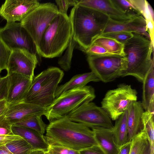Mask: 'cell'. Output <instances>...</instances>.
Masks as SVG:
<instances>
[{"label": "cell", "instance_id": "6da1fadb", "mask_svg": "<svg viewBox=\"0 0 154 154\" xmlns=\"http://www.w3.org/2000/svg\"><path fill=\"white\" fill-rule=\"evenodd\" d=\"M45 132V136L50 145L77 151L98 145L91 129L66 116L50 122Z\"/></svg>", "mask_w": 154, "mask_h": 154}, {"label": "cell", "instance_id": "7a4b0ae2", "mask_svg": "<svg viewBox=\"0 0 154 154\" xmlns=\"http://www.w3.org/2000/svg\"><path fill=\"white\" fill-rule=\"evenodd\" d=\"M69 17L71 38L82 51L88 48L101 35L109 18L99 11L78 5L72 8Z\"/></svg>", "mask_w": 154, "mask_h": 154}, {"label": "cell", "instance_id": "3957f363", "mask_svg": "<svg viewBox=\"0 0 154 154\" xmlns=\"http://www.w3.org/2000/svg\"><path fill=\"white\" fill-rule=\"evenodd\" d=\"M127 66L121 77L131 76L142 82L149 71L154 66L152 58L154 45L145 36L134 33L132 37L123 43Z\"/></svg>", "mask_w": 154, "mask_h": 154}, {"label": "cell", "instance_id": "277c9868", "mask_svg": "<svg viewBox=\"0 0 154 154\" xmlns=\"http://www.w3.org/2000/svg\"><path fill=\"white\" fill-rule=\"evenodd\" d=\"M71 34L69 16L59 12L44 32L37 48L38 54L47 58L59 56L67 48Z\"/></svg>", "mask_w": 154, "mask_h": 154}, {"label": "cell", "instance_id": "5b68a950", "mask_svg": "<svg viewBox=\"0 0 154 154\" xmlns=\"http://www.w3.org/2000/svg\"><path fill=\"white\" fill-rule=\"evenodd\" d=\"M64 75L59 68L51 67L34 76L30 88L23 101L46 108L56 98L55 93Z\"/></svg>", "mask_w": 154, "mask_h": 154}, {"label": "cell", "instance_id": "8992f818", "mask_svg": "<svg viewBox=\"0 0 154 154\" xmlns=\"http://www.w3.org/2000/svg\"><path fill=\"white\" fill-rule=\"evenodd\" d=\"M95 97L94 89L91 86L66 91L46 108L44 116L50 122L63 118L83 103L92 101Z\"/></svg>", "mask_w": 154, "mask_h": 154}, {"label": "cell", "instance_id": "52a82bcc", "mask_svg": "<svg viewBox=\"0 0 154 154\" xmlns=\"http://www.w3.org/2000/svg\"><path fill=\"white\" fill-rule=\"evenodd\" d=\"M58 14L55 4L50 2L40 4L20 22L31 36L37 48L44 32Z\"/></svg>", "mask_w": 154, "mask_h": 154}, {"label": "cell", "instance_id": "ba28073f", "mask_svg": "<svg viewBox=\"0 0 154 154\" xmlns=\"http://www.w3.org/2000/svg\"><path fill=\"white\" fill-rule=\"evenodd\" d=\"M87 60L91 71L105 83L121 77L127 66L126 58L121 55H88Z\"/></svg>", "mask_w": 154, "mask_h": 154}, {"label": "cell", "instance_id": "9c48e42d", "mask_svg": "<svg viewBox=\"0 0 154 154\" xmlns=\"http://www.w3.org/2000/svg\"><path fill=\"white\" fill-rule=\"evenodd\" d=\"M137 92L130 85L122 83L108 91L101 102V107L111 119L117 120L132 102L137 101Z\"/></svg>", "mask_w": 154, "mask_h": 154}, {"label": "cell", "instance_id": "30bf717a", "mask_svg": "<svg viewBox=\"0 0 154 154\" xmlns=\"http://www.w3.org/2000/svg\"><path fill=\"white\" fill-rule=\"evenodd\" d=\"M66 116L70 120L82 123L91 129L113 128L111 119L104 110L91 101L83 103Z\"/></svg>", "mask_w": 154, "mask_h": 154}, {"label": "cell", "instance_id": "8fae6325", "mask_svg": "<svg viewBox=\"0 0 154 154\" xmlns=\"http://www.w3.org/2000/svg\"><path fill=\"white\" fill-rule=\"evenodd\" d=\"M0 39L11 51L20 49L35 55L38 54L34 41L20 23L7 22L4 27L0 28Z\"/></svg>", "mask_w": 154, "mask_h": 154}, {"label": "cell", "instance_id": "7c38bea8", "mask_svg": "<svg viewBox=\"0 0 154 154\" xmlns=\"http://www.w3.org/2000/svg\"><path fill=\"white\" fill-rule=\"evenodd\" d=\"M38 62L36 55L26 50L20 49L13 50L8 60L7 74L15 73L33 79Z\"/></svg>", "mask_w": 154, "mask_h": 154}, {"label": "cell", "instance_id": "4fadbf2b", "mask_svg": "<svg viewBox=\"0 0 154 154\" xmlns=\"http://www.w3.org/2000/svg\"><path fill=\"white\" fill-rule=\"evenodd\" d=\"M40 4L37 0H6L0 8V16L7 22H21Z\"/></svg>", "mask_w": 154, "mask_h": 154}, {"label": "cell", "instance_id": "5bb4252c", "mask_svg": "<svg viewBox=\"0 0 154 154\" xmlns=\"http://www.w3.org/2000/svg\"><path fill=\"white\" fill-rule=\"evenodd\" d=\"M117 32H127L143 35L150 40L147 32L146 22L142 16L126 20L117 21L109 18L102 35Z\"/></svg>", "mask_w": 154, "mask_h": 154}, {"label": "cell", "instance_id": "9a60e30c", "mask_svg": "<svg viewBox=\"0 0 154 154\" xmlns=\"http://www.w3.org/2000/svg\"><path fill=\"white\" fill-rule=\"evenodd\" d=\"M8 75L9 85L6 100L9 104L23 101L31 85L32 79L28 77L13 73Z\"/></svg>", "mask_w": 154, "mask_h": 154}, {"label": "cell", "instance_id": "2e32d148", "mask_svg": "<svg viewBox=\"0 0 154 154\" xmlns=\"http://www.w3.org/2000/svg\"><path fill=\"white\" fill-rule=\"evenodd\" d=\"M77 5L97 10L109 18L117 21L126 20L134 17L121 11L112 0H77Z\"/></svg>", "mask_w": 154, "mask_h": 154}, {"label": "cell", "instance_id": "e0dca14e", "mask_svg": "<svg viewBox=\"0 0 154 154\" xmlns=\"http://www.w3.org/2000/svg\"><path fill=\"white\" fill-rule=\"evenodd\" d=\"M46 108L24 101L9 104L4 114L12 125L28 116L34 115H44Z\"/></svg>", "mask_w": 154, "mask_h": 154}, {"label": "cell", "instance_id": "ac0fdd59", "mask_svg": "<svg viewBox=\"0 0 154 154\" xmlns=\"http://www.w3.org/2000/svg\"><path fill=\"white\" fill-rule=\"evenodd\" d=\"M12 130L14 135L22 137L31 146L33 150H41L48 152L50 145L44 135L32 129L13 125Z\"/></svg>", "mask_w": 154, "mask_h": 154}, {"label": "cell", "instance_id": "d6986e66", "mask_svg": "<svg viewBox=\"0 0 154 154\" xmlns=\"http://www.w3.org/2000/svg\"><path fill=\"white\" fill-rule=\"evenodd\" d=\"M127 110L128 140L130 142L143 129L142 117L144 111L141 102L137 101L132 102Z\"/></svg>", "mask_w": 154, "mask_h": 154}, {"label": "cell", "instance_id": "ffe728a7", "mask_svg": "<svg viewBox=\"0 0 154 154\" xmlns=\"http://www.w3.org/2000/svg\"><path fill=\"white\" fill-rule=\"evenodd\" d=\"M91 129L98 145L105 154H118L120 148L116 142L113 129L97 127Z\"/></svg>", "mask_w": 154, "mask_h": 154}, {"label": "cell", "instance_id": "44dd1931", "mask_svg": "<svg viewBox=\"0 0 154 154\" xmlns=\"http://www.w3.org/2000/svg\"><path fill=\"white\" fill-rule=\"evenodd\" d=\"M100 81L96 75L92 71L75 75L68 82L58 87L55 93V97H58L66 91L85 86L90 82Z\"/></svg>", "mask_w": 154, "mask_h": 154}, {"label": "cell", "instance_id": "7402d4cb", "mask_svg": "<svg viewBox=\"0 0 154 154\" xmlns=\"http://www.w3.org/2000/svg\"><path fill=\"white\" fill-rule=\"evenodd\" d=\"M142 82V106L145 111L154 112V66L151 68Z\"/></svg>", "mask_w": 154, "mask_h": 154}, {"label": "cell", "instance_id": "603a6c76", "mask_svg": "<svg viewBox=\"0 0 154 154\" xmlns=\"http://www.w3.org/2000/svg\"><path fill=\"white\" fill-rule=\"evenodd\" d=\"M127 109L117 120L113 128L116 142L120 148L128 142Z\"/></svg>", "mask_w": 154, "mask_h": 154}, {"label": "cell", "instance_id": "cb8c5ba5", "mask_svg": "<svg viewBox=\"0 0 154 154\" xmlns=\"http://www.w3.org/2000/svg\"><path fill=\"white\" fill-rule=\"evenodd\" d=\"M42 116L40 115L29 116L23 118L14 125L32 129L41 134L44 135L47 125L43 121Z\"/></svg>", "mask_w": 154, "mask_h": 154}, {"label": "cell", "instance_id": "d4e9b609", "mask_svg": "<svg viewBox=\"0 0 154 154\" xmlns=\"http://www.w3.org/2000/svg\"><path fill=\"white\" fill-rule=\"evenodd\" d=\"M93 43L102 46L111 54L125 56L123 43L115 39L108 37L100 36Z\"/></svg>", "mask_w": 154, "mask_h": 154}, {"label": "cell", "instance_id": "484cf974", "mask_svg": "<svg viewBox=\"0 0 154 154\" xmlns=\"http://www.w3.org/2000/svg\"><path fill=\"white\" fill-rule=\"evenodd\" d=\"M154 112L145 111L142 117L143 129L145 131L149 144L150 154H154Z\"/></svg>", "mask_w": 154, "mask_h": 154}, {"label": "cell", "instance_id": "4316f807", "mask_svg": "<svg viewBox=\"0 0 154 154\" xmlns=\"http://www.w3.org/2000/svg\"><path fill=\"white\" fill-rule=\"evenodd\" d=\"M138 11L145 20L146 27L154 26V14L149 3L145 0H130Z\"/></svg>", "mask_w": 154, "mask_h": 154}, {"label": "cell", "instance_id": "83f0119b", "mask_svg": "<svg viewBox=\"0 0 154 154\" xmlns=\"http://www.w3.org/2000/svg\"><path fill=\"white\" fill-rule=\"evenodd\" d=\"M130 142L129 154H144L149 145L146 134L143 129Z\"/></svg>", "mask_w": 154, "mask_h": 154}, {"label": "cell", "instance_id": "f1b7e54d", "mask_svg": "<svg viewBox=\"0 0 154 154\" xmlns=\"http://www.w3.org/2000/svg\"><path fill=\"white\" fill-rule=\"evenodd\" d=\"M7 148L13 154H29L33 149L24 139L15 140L5 144Z\"/></svg>", "mask_w": 154, "mask_h": 154}, {"label": "cell", "instance_id": "f546056e", "mask_svg": "<svg viewBox=\"0 0 154 154\" xmlns=\"http://www.w3.org/2000/svg\"><path fill=\"white\" fill-rule=\"evenodd\" d=\"M121 11L128 15L134 17L141 15L130 0H112Z\"/></svg>", "mask_w": 154, "mask_h": 154}, {"label": "cell", "instance_id": "4dcf8cb0", "mask_svg": "<svg viewBox=\"0 0 154 154\" xmlns=\"http://www.w3.org/2000/svg\"><path fill=\"white\" fill-rule=\"evenodd\" d=\"M134 33L127 32H117L103 34L100 36L113 39L123 43L133 37Z\"/></svg>", "mask_w": 154, "mask_h": 154}, {"label": "cell", "instance_id": "1f68e13d", "mask_svg": "<svg viewBox=\"0 0 154 154\" xmlns=\"http://www.w3.org/2000/svg\"><path fill=\"white\" fill-rule=\"evenodd\" d=\"M12 125L5 114L0 116V135H14L12 130Z\"/></svg>", "mask_w": 154, "mask_h": 154}, {"label": "cell", "instance_id": "d6a6232c", "mask_svg": "<svg viewBox=\"0 0 154 154\" xmlns=\"http://www.w3.org/2000/svg\"><path fill=\"white\" fill-rule=\"evenodd\" d=\"M48 152L49 154H80L79 151L55 145H50Z\"/></svg>", "mask_w": 154, "mask_h": 154}, {"label": "cell", "instance_id": "836d02e7", "mask_svg": "<svg viewBox=\"0 0 154 154\" xmlns=\"http://www.w3.org/2000/svg\"><path fill=\"white\" fill-rule=\"evenodd\" d=\"M87 55H106L111 54L102 46L93 43L86 49L82 50Z\"/></svg>", "mask_w": 154, "mask_h": 154}, {"label": "cell", "instance_id": "e575fe53", "mask_svg": "<svg viewBox=\"0 0 154 154\" xmlns=\"http://www.w3.org/2000/svg\"><path fill=\"white\" fill-rule=\"evenodd\" d=\"M59 12L65 14H67L68 8L70 6L73 7L77 3V0H56Z\"/></svg>", "mask_w": 154, "mask_h": 154}, {"label": "cell", "instance_id": "d590c367", "mask_svg": "<svg viewBox=\"0 0 154 154\" xmlns=\"http://www.w3.org/2000/svg\"><path fill=\"white\" fill-rule=\"evenodd\" d=\"M9 85L8 75L0 78V100L6 99Z\"/></svg>", "mask_w": 154, "mask_h": 154}, {"label": "cell", "instance_id": "8d00e7d4", "mask_svg": "<svg viewBox=\"0 0 154 154\" xmlns=\"http://www.w3.org/2000/svg\"><path fill=\"white\" fill-rule=\"evenodd\" d=\"M80 154H105L98 145L79 151Z\"/></svg>", "mask_w": 154, "mask_h": 154}, {"label": "cell", "instance_id": "74e56055", "mask_svg": "<svg viewBox=\"0 0 154 154\" xmlns=\"http://www.w3.org/2000/svg\"><path fill=\"white\" fill-rule=\"evenodd\" d=\"M23 139L20 136L16 135H0V144H6L8 143L15 140Z\"/></svg>", "mask_w": 154, "mask_h": 154}, {"label": "cell", "instance_id": "f35d334b", "mask_svg": "<svg viewBox=\"0 0 154 154\" xmlns=\"http://www.w3.org/2000/svg\"><path fill=\"white\" fill-rule=\"evenodd\" d=\"M8 105L6 99L0 100V116L5 114L7 110Z\"/></svg>", "mask_w": 154, "mask_h": 154}, {"label": "cell", "instance_id": "ab89813d", "mask_svg": "<svg viewBox=\"0 0 154 154\" xmlns=\"http://www.w3.org/2000/svg\"><path fill=\"white\" fill-rule=\"evenodd\" d=\"M130 141L128 142L126 144L120 148L118 154H129L130 146Z\"/></svg>", "mask_w": 154, "mask_h": 154}, {"label": "cell", "instance_id": "60d3db41", "mask_svg": "<svg viewBox=\"0 0 154 154\" xmlns=\"http://www.w3.org/2000/svg\"><path fill=\"white\" fill-rule=\"evenodd\" d=\"M0 154H13L6 147L5 144H0Z\"/></svg>", "mask_w": 154, "mask_h": 154}, {"label": "cell", "instance_id": "b9f144b4", "mask_svg": "<svg viewBox=\"0 0 154 154\" xmlns=\"http://www.w3.org/2000/svg\"><path fill=\"white\" fill-rule=\"evenodd\" d=\"M44 152L41 150H33L29 154H43Z\"/></svg>", "mask_w": 154, "mask_h": 154}, {"label": "cell", "instance_id": "7bdbcfd3", "mask_svg": "<svg viewBox=\"0 0 154 154\" xmlns=\"http://www.w3.org/2000/svg\"><path fill=\"white\" fill-rule=\"evenodd\" d=\"M144 154H150V150L149 145L148 147Z\"/></svg>", "mask_w": 154, "mask_h": 154}, {"label": "cell", "instance_id": "ee69618b", "mask_svg": "<svg viewBox=\"0 0 154 154\" xmlns=\"http://www.w3.org/2000/svg\"><path fill=\"white\" fill-rule=\"evenodd\" d=\"M43 154H49L48 152H45Z\"/></svg>", "mask_w": 154, "mask_h": 154}, {"label": "cell", "instance_id": "f6af8a7d", "mask_svg": "<svg viewBox=\"0 0 154 154\" xmlns=\"http://www.w3.org/2000/svg\"><path fill=\"white\" fill-rule=\"evenodd\" d=\"M0 63H1V60L0 59ZM1 71L2 70H1L0 68V73L1 72Z\"/></svg>", "mask_w": 154, "mask_h": 154}, {"label": "cell", "instance_id": "bcb514c9", "mask_svg": "<svg viewBox=\"0 0 154 154\" xmlns=\"http://www.w3.org/2000/svg\"></svg>", "mask_w": 154, "mask_h": 154}]
</instances>
